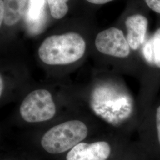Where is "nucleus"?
Instances as JSON below:
<instances>
[{
	"instance_id": "nucleus-1",
	"label": "nucleus",
	"mask_w": 160,
	"mask_h": 160,
	"mask_svg": "<svg viewBox=\"0 0 160 160\" xmlns=\"http://www.w3.org/2000/svg\"><path fill=\"white\" fill-rule=\"evenodd\" d=\"M86 49L83 38L70 32L47 38L39 47L38 53L42 61L48 65H67L80 59Z\"/></svg>"
},
{
	"instance_id": "nucleus-2",
	"label": "nucleus",
	"mask_w": 160,
	"mask_h": 160,
	"mask_svg": "<svg viewBox=\"0 0 160 160\" xmlns=\"http://www.w3.org/2000/svg\"><path fill=\"white\" fill-rule=\"evenodd\" d=\"M86 124L78 120L65 122L51 128L41 139L43 148L50 154H61L71 149L88 135Z\"/></svg>"
},
{
	"instance_id": "nucleus-3",
	"label": "nucleus",
	"mask_w": 160,
	"mask_h": 160,
	"mask_svg": "<svg viewBox=\"0 0 160 160\" xmlns=\"http://www.w3.org/2000/svg\"><path fill=\"white\" fill-rule=\"evenodd\" d=\"M20 113L23 120L29 123L51 120L56 114V106L51 93L45 89L30 92L20 105Z\"/></svg>"
},
{
	"instance_id": "nucleus-4",
	"label": "nucleus",
	"mask_w": 160,
	"mask_h": 160,
	"mask_svg": "<svg viewBox=\"0 0 160 160\" xmlns=\"http://www.w3.org/2000/svg\"><path fill=\"white\" fill-rule=\"evenodd\" d=\"M97 50L103 54L117 58H126L130 53V46L120 29L110 28L97 34L95 40Z\"/></svg>"
},
{
	"instance_id": "nucleus-5",
	"label": "nucleus",
	"mask_w": 160,
	"mask_h": 160,
	"mask_svg": "<svg viewBox=\"0 0 160 160\" xmlns=\"http://www.w3.org/2000/svg\"><path fill=\"white\" fill-rule=\"evenodd\" d=\"M111 153L108 142L98 141L93 143L80 142L71 149L67 160H107Z\"/></svg>"
},
{
	"instance_id": "nucleus-6",
	"label": "nucleus",
	"mask_w": 160,
	"mask_h": 160,
	"mask_svg": "<svg viewBox=\"0 0 160 160\" xmlns=\"http://www.w3.org/2000/svg\"><path fill=\"white\" fill-rule=\"evenodd\" d=\"M125 25L128 32L126 39L130 48L133 50H137L145 42L148 20L141 14H134L126 18Z\"/></svg>"
},
{
	"instance_id": "nucleus-7",
	"label": "nucleus",
	"mask_w": 160,
	"mask_h": 160,
	"mask_svg": "<svg viewBox=\"0 0 160 160\" xmlns=\"http://www.w3.org/2000/svg\"><path fill=\"white\" fill-rule=\"evenodd\" d=\"M28 0H3L5 14L4 22L12 26L17 24L23 16Z\"/></svg>"
},
{
	"instance_id": "nucleus-8",
	"label": "nucleus",
	"mask_w": 160,
	"mask_h": 160,
	"mask_svg": "<svg viewBox=\"0 0 160 160\" xmlns=\"http://www.w3.org/2000/svg\"><path fill=\"white\" fill-rule=\"evenodd\" d=\"M51 14L55 19L62 18L68 12L67 2L69 0H47Z\"/></svg>"
},
{
	"instance_id": "nucleus-9",
	"label": "nucleus",
	"mask_w": 160,
	"mask_h": 160,
	"mask_svg": "<svg viewBox=\"0 0 160 160\" xmlns=\"http://www.w3.org/2000/svg\"><path fill=\"white\" fill-rule=\"evenodd\" d=\"M44 0H30L27 17L29 21L36 22L40 18Z\"/></svg>"
},
{
	"instance_id": "nucleus-10",
	"label": "nucleus",
	"mask_w": 160,
	"mask_h": 160,
	"mask_svg": "<svg viewBox=\"0 0 160 160\" xmlns=\"http://www.w3.org/2000/svg\"><path fill=\"white\" fill-rule=\"evenodd\" d=\"M152 38L153 40L154 65L160 68V28L156 30Z\"/></svg>"
},
{
	"instance_id": "nucleus-11",
	"label": "nucleus",
	"mask_w": 160,
	"mask_h": 160,
	"mask_svg": "<svg viewBox=\"0 0 160 160\" xmlns=\"http://www.w3.org/2000/svg\"><path fill=\"white\" fill-rule=\"evenodd\" d=\"M143 55L146 61L152 65H154V57L153 51V40L151 37L147 40L143 48Z\"/></svg>"
},
{
	"instance_id": "nucleus-12",
	"label": "nucleus",
	"mask_w": 160,
	"mask_h": 160,
	"mask_svg": "<svg viewBox=\"0 0 160 160\" xmlns=\"http://www.w3.org/2000/svg\"><path fill=\"white\" fill-rule=\"evenodd\" d=\"M152 10L160 14V0H144Z\"/></svg>"
},
{
	"instance_id": "nucleus-13",
	"label": "nucleus",
	"mask_w": 160,
	"mask_h": 160,
	"mask_svg": "<svg viewBox=\"0 0 160 160\" xmlns=\"http://www.w3.org/2000/svg\"><path fill=\"white\" fill-rule=\"evenodd\" d=\"M156 125L158 132V138L160 144V106L157 108L156 113Z\"/></svg>"
},
{
	"instance_id": "nucleus-14",
	"label": "nucleus",
	"mask_w": 160,
	"mask_h": 160,
	"mask_svg": "<svg viewBox=\"0 0 160 160\" xmlns=\"http://www.w3.org/2000/svg\"><path fill=\"white\" fill-rule=\"evenodd\" d=\"M5 14V9L3 0H0V25H2V21H4V17Z\"/></svg>"
},
{
	"instance_id": "nucleus-15",
	"label": "nucleus",
	"mask_w": 160,
	"mask_h": 160,
	"mask_svg": "<svg viewBox=\"0 0 160 160\" xmlns=\"http://www.w3.org/2000/svg\"><path fill=\"white\" fill-rule=\"evenodd\" d=\"M87 1L94 4H104L113 0H87Z\"/></svg>"
},
{
	"instance_id": "nucleus-16",
	"label": "nucleus",
	"mask_w": 160,
	"mask_h": 160,
	"mask_svg": "<svg viewBox=\"0 0 160 160\" xmlns=\"http://www.w3.org/2000/svg\"><path fill=\"white\" fill-rule=\"evenodd\" d=\"M0 83H1V89H0V95H2V92H3V89H4V82H3V80L2 77L1 76V79H0Z\"/></svg>"
}]
</instances>
